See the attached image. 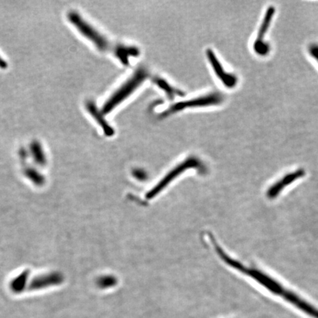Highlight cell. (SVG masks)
I'll list each match as a JSON object with an SVG mask.
<instances>
[{"instance_id":"6da1fadb","label":"cell","mask_w":318,"mask_h":318,"mask_svg":"<svg viewBox=\"0 0 318 318\" xmlns=\"http://www.w3.org/2000/svg\"><path fill=\"white\" fill-rule=\"evenodd\" d=\"M148 76V72L146 69L142 67L137 69V72H134L131 78H129L114 95H112L108 101L106 102L102 109V113L106 114L112 112L113 109H115L119 104L129 97L145 81Z\"/></svg>"},{"instance_id":"7a4b0ae2","label":"cell","mask_w":318,"mask_h":318,"mask_svg":"<svg viewBox=\"0 0 318 318\" xmlns=\"http://www.w3.org/2000/svg\"><path fill=\"white\" fill-rule=\"evenodd\" d=\"M68 19L83 36L90 40L97 49L101 51L107 50L109 49V43L107 39L90 24H88L78 13L74 11L69 12Z\"/></svg>"},{"instance_id":"3957f363","label":"cell","mask_w":318,"mask_h":318,"mask_svg":"<svg viewBox=\"0 0 318 318\" xmlns=\"http://www.w3.org/2000/svg\"><path fill=\"white\" fill-rule=\"evenodd\" d=\"M223 96L218 93L210 94L203 97H197L189 101L180 102L175 103L163 113V116L169 115V114L183 110L186 108L197 107V106H213V105L220 104L223 102Z\"/></svg>"},{"instance_id":"277c9868","label":"cell","mask_w":318,"mask_h":318,"mask_svg":"<svg viewBox=\"0 0 318 318\" xmlns=\"http://www.w3.org/2000/svg\"><path fill=\"white\" fill-rule=\"evenodd\" d=\"M64 282V276L58 271H52L35 276L30 281L27 290L29 291H38L49 287L59 286Z\"/></svg>"},{"instance_id":"5b68a950","label":"cell","mask_w":318,"mask_h":318,"mask_svg":"<svg viewBox=\"0 0 318 318\" xmlns=\"http://www.w3.org/2000/svg\"><path fill=\"white\" fill-rule=\"evenodd\" d=\"M275 14V8L271 6L267 10L266 13L264 16L262 20V24H261L260 28H259V32H258L257 38L254 44V49L255 52L258 55L261 56H265L268 55L270 51V47L265 41V35L268 31L270 26H271L272 20Z\"/></svg>"},{"instance_id":"8992f818","label":"cell","mask_w":318,"mask_h":318,"mask_svg":"<svg viewBox=\"0 0 318 318\" xmlns=\"http://www.w3.org/2000/svg\"><path fill=\"white\" fill-rule=\"evenodd\" d=\"M304 175H305V172L302 169H299L295 172L287 174L279 181L276 182L274 184L272 185L267 191V195L270 199L276 198L286 186L291 184L293 182L302 178Z\"/></svg>"},{"instance_id":"52a82bcc","label":"cell","mask_w":318,"mask_h":318,"mask_svg":"<svg viewBox=\"0 0 318 318\" xmlns=\"http://www.w3.org/2000/svg\"><path fill=\"white\" fill-rule=\"evenodd\" d=\"M207 56H208V60H209L211 66L214 69V72L217 75V78L221 80L223 84L227 87H234L237 83V77L231 75V74L227 73L224 70L223 66H222L220 61L217 60V57L215 56L213 51H207Z\"/></svg>"},{"instance_id":"ba28073f","label":"cell","mask_w":318,"mask_h":318,"mask_svg":"<svg viewBox=\"0 0 318 318\" xmlns=\"http://www.w3.org/2000/svg\"><path fill=\"white\" fill-rule=\"evenodd\" d=\"M285 300L287 302L290 303L293 306L302 310L303 313L310 316V317L314 318H318V310L316 307H313L308 302L302 299L300 296H298L296 293L290 291V290H286V291L282 296Z\"/></svg>"},{"instance_id":"9c48e42d","label":"cell","mask_w":318,"mask_h":318,"mask_svg":"<svg viewBox=\"0 0 318 318\" xmlns=\"http://www.w3.org/2000/svg\"><path fill=\"white\" fill-rule=\"evenodd\" d=\"M30 271L24 270L15 276L9 284V287L14 294H21L28 287L30 283Z\"/></svg>"},{"instance_id":"30bf717a","label":"cell","mask_w":318,"mask_h":318,"mask_svg":"<svg viewBox=\"0 0 318 318\" xmlns=\"http://www.w3.org/2000/svg\"><path fill=\"white\" fill-rule=\"evenodd\" d=\"M86 109H87L88 112L90 113L91 115L95 119L96 121L98 123V124L101 126L103 131H104L106 135L112 136L114 134V129H113V128L108 124L107 122L104 120L103 115H102L103 113L99 112L98 109L96 107L95 104L93 102H88V103H86Z\"/></svg>"},{"instance_id":"8fae6325","label":"cell","mask_w":318,"mask_h":318,"mask_svg":"<svg viewBox=\"0 0 318 318\" xmlns=\"http://www.w3.org/2000/svg\"><path fill=\"white\" fill-rule=\"evenodd\" d=\"M24 175L31 182L32 184L38 186V187L44 186L46 183V178L44 175L38 169L32 167V166H28L24 169Z\"/></svg>"},{"instance_id":"7c38bea8","label":"cell","mask_w":318,"mask_h":318,"mask_svg":"<svg viewBox=\"0 0 318 318\" xmlns=\"http://www.w3.org/2000/svg\"><path fill=\"white\" fill-rule=\"evenodd\" d=\"M30 151L34 161L40 166H44L47 164V158L45 153L43 150L41 144L37 141H34L30 145Z\"/></svg>"},{"instance_id":"4fadbf2b","label":"cell","mask_w":318,"mask_h":318,"mask_svg":"<svg viewBox=\"0 0 318 318\" xmlns=\"http://www.w3.org/2000/svg\"><path fill=\"white\" fill-rule=\"evenodd\" d=\"M115 53L117 58L122 61L123 64H128L129 57L131 58V57L137 56L139 54V51L137 48L122 46L116 49Z\"/></svg>"},{"instance_id":"5bb4252c","label":"cell","mask_w":318,"mask_h":318,"mask_svg":"<svg viewBox=\"0 0 318 318\" xmlns=\"http://www.w3.org/2000/svg\"><path fill=\"white\" fill-rule=\"evenodd\" d=\"M155 83L158 85L159 87L161 88V89H163V90L166 92V95L170 97V98H173L175 96L177 95H180L181 92H178V91L173 89V88H172L170 85L168 84L167 82L165 81V80L160 79V78H156Z\"/></svg>"},{"instance_id":"9a60e30c","label":"cell","mask_w":318,"mask_h":318,"mask_svg":"<svg viewBox=\"0 0 318 318\" xmlns=\"http://www.w3.org/2000/svg\"><path fill=\"white\" fill-rule=\"evenodd\" d=\"M310 52L312 56L318 62V45H313L310 48Z\"/></svg>"},{"instance_id":"2e32d148","label":"cell","mask_w":318,"mask_h":318,"mask_svg":"<svg viewBox=\"0 0 318 318\" xmlns=\"http://www.w3.org/2000/svg\"><path fill=\"white\" fill-rule=\"evenodd\" d=\"M7 62L4 61V60L1 58V57L0 56V67L2 68V69H5V68H7Z\"/></svg>"}]
</instances>
